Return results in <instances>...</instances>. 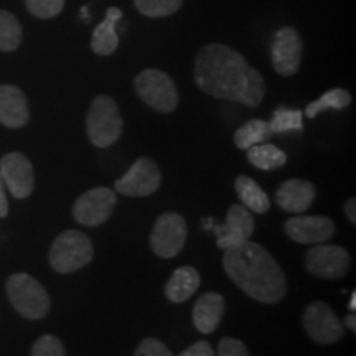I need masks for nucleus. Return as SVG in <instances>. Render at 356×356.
Instances as JSON below:
<instances>
[{
    "label": "nucleus",
    "instance_id": "f257e3e1",
    "mask_svg": "<svg viewBox=\"0 0 356 356\" xmlns=\"http://www.w3.org/2000/svg\"><path fill=\"white\" fill-rule=\"evenodd\" d=\"M195 81L216 99L241 102L249 108H257L266 95L259 71L241 53L221 43H210L200 50L195 60Z\"/></svg>",
    "mask_w": 356,
    "mask_h": 356
},
{
    "label": "nucleus",
    "instance_id": "f03ea898",
    "mask_svg": "<svg viewBox=\"0 0 356 356\" xmlns=\"http://www.w3.org/2000/svg\"><path fill=\"white\" fill-rule=\"evenodd\" d=\"M222 267L236 286L261 304H277L286 297L284 270L261 244L246 241L238 248L226 249Z\"/></svg>",
    "mask_w": 356,
    "mask_h": 356
},
{
    "label": "nucleus",
    "instance_id": "7ed1b4c3",
    "mask_svg": "<svg viewBox=\"0 0 356 356\" xmlns=\"http://www.w3.org/2000/svg\"><path fill=\"white\" fill-rule=\"evenodd\" d=\"M122 129V115L115 101L106 95L97 96L91 102L86 118V132L91 144L97 149H108L121 139Z\"/></svg>",
    "mask_w": 356,
    "mask_h": 356
},
{
    "label": "nucleus",
    "instance_id": "20e7f679",
    "mask_svg": "<svg viewBox=\"0 0 356 356\" xmlns=\"http://www.w3.org/2000/svg\"><path fill=\"white\" fill-rule=\"evenodd\" d=\"M95 257V246L86 234L78 229L63 231L53 241L48 261L60 274H71L86 267Z\"/></svg>",
    "mask_w": 356,
    "mask_h": 356
},
{
    "label": "nucleus",
    "instance_id": "39448f33",
    "mask_svg": "<svg viewBox=\"0 0 356 356\" xmlns=\"http://www.w3.org/2000/svg\"><path fill=\"white\" fill-rule=\"evenodd\" d=\"M7 296L22 317L29 320H42L51 309V300L47 291L32 275L19 273L12 274L6 284Z\"/></svg>",
    "mask_w": 356,
    "mask_h": 356
},
{
    "label": "nucleus",
    "instance_id": "423d86ee",
    "mask_svg": "<svg viewBox=\"0 0 356 356\" xmlns=\"http://www.w3.org/2000/svg\"><path fill=\"white\" fill-rule=\"evenodd\" d=\"M136 91L147 106L159 113H173L178 106L175 83L167 73L160 70L150 68L142 71L136 78Z\"/></svg>",
    "mask_w": 356,
    "mask_h": 356
},
{
    "label": "nucleus",
    "instance_id": "0eeeda50",
    "mask_svg": "<svg viewBox=\"0 0 356 356\" xmlns=\"http://www.w3.org/2000/svg\"><path fill=\"white\" fill-rule=\"evenodd\" d=\"M188 236V225L181 215L173 211L162 213L155 221L150 234V248L159 257L172 259L180 254Z\"/></svg>",
    "mask_w": 356,
    "mask_h": 356
},
{
    "label": "nucleus",
    "instance_id": "6e6552de",
    "mask_svg": "<svg viewBox=\"0 0 356 356\" xmlns=\"http://www.w3.org/2000/svg\"><path fill=\"white\" fill-rule=\"evenodd\" d=\"M302 323L312 340L318 345H332L345 335V325L325 302H312L305 307Z\"/></svg>",
    "mask_w": 356,
    "mask_h": 356
},
{
    "label": "nucleus",
    "instance_id": "1a4fd4ad",
    "mask_svg": "<svg viewBox=\"0 0 356 356\" xmlns=\"http://www.w3.org/2000/svg\"><path fill=\"white\" fill-rule=\"evenodd\" d=\"M351 257L343 246L337 244H317L305 256V269L315 277L335 280L350 273Z\"/></svg>",
    "mask_w": 356,
    "mask_h": 356
},
{
    "label": "nucleus",
    "instance_id": "9d476101",
    "mask_svg": "<svg viewBox=\"0 0 356 356\" xmlns=\"http://www.w3.org/2000/svg\"><path fill=\"white\" fill-rule=\"evenodd\" d=\"M118 195L108 186H96L83 193L73 204V216L79 225L95 228L113 216Z\"/></svg>",
    "mask_w": 356,
    "mask_h": 356
},
{
    "label": "nucleus",
    "instance_id": "9b49d317",
    "mask_svg": "<svg viewBox=\"0 0 356 356\" xmlns=\"http://www.w3.org/2000/svg\"><path fill=\"white\" fill-rule=\"evenodd\" d=\"M162 172L157 163L149 157H140L115 181L114 188L126 197H149L159 190Z\"/></svg>",
    "mask_w": 356,
    "mask_h": 356
},
{
    "label": "nucleus",
    "instance_id": "f8f14e48",
    "mask_svg": "<svg viewBox=\"0 0 356 356\" xmlns=\"http://www.w3.org/2000/svg\"><path fill=\"white\" fill-rule=\"evenodd\" d=\"M302 44L300 35L292 26H282L274 35L273 44H270V58L273 66L280 76H292L297 73L300 66Z\"/></svg>",
    "mask_w": 356,
    "mask_h": 356
},
{
    "label": "nucleus",
    "instance_id": "ddd939ff",
    "mask_svg": "<svg viewBox=\"0 0 356 356\" xmlns=\"http://www.w3.org/2000/svg\"><path fill=\"white\" fill-rule=\"evenodd\" d=\"M0 177L13 198L24 200L32 195L35 186L33 167L24 154L10 152L0 159Z\"/></svg>",
    "mask_w": 356,
    "mask_h": 356
},
{
    "label": "nucleus",
    "instance_id": "4468645a",
    "mask_svg": "<svg viewBox=\"0 0 356 356\" xmlns=\"http://www.w3.org/2000/svg\"><path fill=\"white\" fill-rule=\"evenodd\" d=\"M216 246L226 249L238 248L251 239L254 233V218L243 204H231L226 222L222 226H215Z\"/></svg>",
    "mask_w": 356,
    "mask_h": 356
},
{
    "label": "nucleus",
    "instance_id": "2eb2a0df",
    "mask_svg": "<svg viewBox=\"0 0 356 356\" xmlns=\"http://www.w3.org/2000/svg\"><path fill=\"white\" fill-rule=\"evenodd\" d=\"M284 231L299 244H323L335 236V221L328 216H292Z\"/></svg>",
    "mask_w": 356,
    "mask_h": 356
},
{
    "label": "nucleus",
    "instance_id": "dca6fc26",
    "mask_svg": "<svg viewBox=\"0 0 356 356\" xmlns=\"http://www.w3.org/2000/svg\"><path fill=\"white\" fill-rule=\"evenodd\" d=\"M29 119L30 108L24 91L12 84H0V124L8 129H20Z\"/></svg>",
    "mask_w": 356,
    "mask_h": 356
},
{
    "label": "nucleus",
    "instance_id": "f3484780",
    "mask_svg": "<svg viewBox=\"0 0 356 356\" xmlns=\"http://www.w3.org/2000/svg\"><path fill=\"white\" fill-rule=\"evenodd\" d=\"M315 186L307 180H299V178H291L284 181L277 188L275 193V202L284 211L293 213H305L312 207L315 200Z\"/></svg>",
    "mask_w": 356,
    "mask_h": 356
},
{
    "label": "nucleus",
    "instance_id": "a211bd4d",
    "mask_svg": "<svg viewBox=\"0 0 356 356\" xmlns=\"http://www.w3.org/2000/svg\"><path fill=\"white\" fill-rule=\"evenodd\" d=\"M225 299L216 292H207L193 307V325L203 335H210L221 323L225 315Z\"/></svg>",
    "mask_w": 356,
    "mask_h": 356
},
{
    "label": "nucleus",
    "instance_id": "6ab92c4d",
    "mask_svg": "<svg viewBox=\"0 0 356 356\" xmlns=\"http://www.w3.org/2000/svg\"><path fill=\"white\" fill-rule=\"evenodd\" d=\"M122 19V10L118 7L108 8L106 19L96 26L92 32L91 38V48L96 55L109 56L118 50L119 47V37L115 32V25Z\"/></svg>",
    "mask_w": 356,
    "mask_h": 356
},
{
    "label": "nucleus",
    "instance_id": "aec40b11",
    "mask_svg": "<svg viewBox=\"0 0 356 356\" xmlns=\"http://www.w3.org/2000/svg\"><path fill=\"white\" fill-rule=\"evenodd\" d=\"M200 282H202V279H200V273L195 267H178L165 286L167 299L173 304H184L198 291Z\"/></svg>",
    "mask_w": 356,
    "mask_h": 356
},
{
    "label": "nucleus",
    "instance_id": "412c9836",
    "mask_svg": "<svg viewBox=\"0 0 356 356\" xmlns=\"http://www.w3.org/2000/svg\"><path fill=\"white\" fill-rule=\"evenodd\" d=\"M236 193L249 211H254L257 215H266L270 208V200L264 190L257 185L256 180L246 175L236 178L234 181Z\"/></svg>",
    "mask_w": 356,
    "mask_h": 356
},
{
    "label": "nucleus",
    "instance_id": "4be33fe9",
    "mask_svg": "<svg viewBox=\"0 0 356 356\" xmlns=\"http://www.w3.org/2000/svg\"><path fill=\"white\" fill-rule=\"evenodd\" d=\"M248 160L251 165H254L259 170H277L287 163V155L284 150L273 144H257L248 149Z\"/></svg>",
    "mask_w": 356,
    "mask_h": 356
},
{
    "label": "nucleus",
    "instance_id": "5701e85b",
    "mask_svg": "<svg viewBox=\"0 0 356 356\" xmlns=\"http://www.w3.org/2000/svg\"><path fill=\"white\" fill-rule=\"evenodd\" d=\"M274 134L270 131L269 122L262 121V119H251V121L239 127L234 134V144L238 149L248 150L252 145L264 144L273 137Z\"/></svg>",
    "mask_w": 356,
    "mask_h": 356
},
{
    "label": "nucleus",
    "instance_id": "b1692460",
    "mask_svg": "<svg viewBox=\"0 0 356 356\" xmlns=\"http://www.w3.org/2000/svg\"><path fill=\"white\" fill-rule=\"evenodd\" d=\"M351 104V96L348 91L341 88H335L327 91L325 95H322L318 97L317 101L309 102L305 108V115L309 119H314L315 115L323 113V111H341L345 108H348Z\"/></svg>",
    "mask_w": 356,
    "mask_h": 356
},
{
    "label": "nucleus",
    "instance_id": "393cba45",
    "mask_svg": "<svg viewBox=\"0 0 356 356\" xmlns=\"http://www.w3.org/2000/svg\"><path fill=\"white\" fill-rule=\"evenodd\" d=\"M22 43V26L13 13L0 10V51H15Z\"/></svg>",
    "mask_w": 356,
    "mask_h": 356
},
{
    "label": "nucleus",
    "instance_id": "a878e982",
    "mask_svg": "<svg viewBox=\"0 0 356 356\" xmlns=\"http://www.w3.org/2000/svg\"><path fill=\"white\" fill-rule=\"evenodd\" d=\"M269 126L273 134H284L291 131L300 132L302 129H304L302 113L299 109H287V108L275 109Z\"/></svg>",
    "mask_w": 356,
    "mask_h": 356
},
{
    "label": "nucleus",
    "instance_id": "bb28decb",
    "mask_svg": "<svg viewBox=\"0 0 356 356\" xmlns=\"http://www.w3.org/2000/svg\"><path fill=\"white\" fill-rule=\"evenodd\" d=\"M136 8L142 15L160 19V17H168L180 10L184 0H134Z\"/></svg>",
    "mask_w": 356,
    "mask_h": 356
},
{
    "label": "nucleus",
    "instance_id": "cd10ccee",
    "mask_svg": "<svg viewBox=\"0 0 356 356\" xmlns=\"http://www.w3.org/2000/svg\"><path fill=\"white\" fill-rule=\"evenodd\" d=\"M26 8L37 19H53L63 10L65 0H25Z\"/></svg>",
    "mask_w": 356,
    "mask_h": 356
},
{
    "label": "nucleus",
    "instance_id": "c85d7f7f",
    "mask_svg": "<svg viewBox=\"0 0 356 356\" xmlns=\"http://www.w3.org/2000/svg\"><path fill=\"white\" fill-rule=\"evenodd\" d=\"M30 356H66V350L60 338L43 335L33 343Z\"/></svg>",
    "mask_w": 356,
    "mask_h": 356
},
{
    "label": "nucleus",
    "instance_id": "c756f323",
    "mask_svg": "<svg viewBox=\"0 0 356 356\" xmlns=\"http://www.w3.org/2000/svg\"><path fill=\"white\" fill-rule=\"evenodd\" d=\"M134 356H175L170 350L167 348L165 343L157 340V338H144L137 346Z\"/></svg>",
    "mask_w": 356,
    "mask_h": 356
},
{
    "label": "nucleus",
    "instance_id": "7c9ffc66",
    "mask_svg": "<svg viewBox=\"0 0 356 356\" xmlns=\"http://www.w3.org/2000/svg\"><path fill=\"white\" fill-rule=\"evenodd\" d=\"M218 356H249V351L241 340L225 337L218 343Z\"/></svg>",
    "mask_w": 356,
    "mask_h": 356
},
{
    "label": "nucleus",
    "instance_id": "2f4dec72",
    "mask_svg": "<svg viewBox=\"0 0 356 356\" xmlns=\"http://www.w3.org/2000/svg\"><path fill=\"white\" fill-rule=\"evenodd\" d=\"M178 356H216V355H215V350H213V346L208 343V341L202 340L188 346V348L181 351Z\"/></svg>",
    "mask_w": 356,
    "mask_h": 356
},
{
    "label": "nucleus",
    "instance_id": "473e14b6",
    "mask_svg": "<svg viewBox=\"0 0 356 356\" xmlns=\"http://www.w3.org/2000/svg\"><path fill=\"white\" fill-rule=\"evenodd\" d=\"M8 215V202L6 195V185H3L2 177H0V218H6Z\"/></svg>",
    "mask_w": 356,
    "mask_h": 356
},
{
    "label": "nucleus",
    "instance_id": "72a5a7b5",
    "mask_svg": "<svg viewBox=\"0 0 356 356\" xmlns=\"http://www.w3.org/2000/svg\"><path fill=\"white\" fill-rule=\"evenodd\" d=\"M356 200L355 198H350L348 202L345 203V215L348 218L351 225H356Z\"/></svg>",
    "mask_w": 356,
    "mask_h": 356
},
{
    "label": "nucleus",
    "instance_id": "f704fd0d",
    "mask_svg": "<svg viewBox=\"0 0 356 356\" xmlns=\"http://www.w3.org/2000/svg\"><path fill=\"white\" fill-rule=\"evenodd\" d=\"M343 325L345 327H348L351 332H356V317H355V314H351V315H346L345 317V320H343Z\"/></svg>",
    "mask_w": 356,
    "mask_h": 356
},
{
    "label": "nucleus",
    "instance_id": "c9c22d12",
    "mask_svg": "<svg viewBox=\"0 0 356 356\" xmlns=\"http://www.w3.org/2000/svg\"><path fill=\"white\" fill-rule=\"evenodd\" d=\"M348 309H350L351 312L356 310V292H355V291L351 292V299H350V302H348Z\"/></svg>",
    "mask_w": 356,
    "mask_h": 356
}]
</instances>
